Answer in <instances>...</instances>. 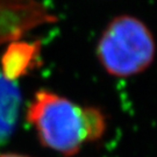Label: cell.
I'll return each instance as SVG.
<instances>
[{"instance_id": "cell-3", "label": "cell", "mask_w": 157, "mask_h": 157, "mask_svg": "<svg viewBox=\"0 0 157 157\" xmlns=\"http://www.w3.org/2000/svg\"><path fill=\"white\" fill-rule=\"evenodd\" d=\"M21 102V91L15 80L0 72V147L10 141L15 130Z\"/></svg>"}, {"instance_id": "cell-4", "label": "cell", "mask_w": 157, "mask_h": 157, "mask_svg": "<svg viewBox=\"0 0 157 157\" xmlns=\"http://www.w3.org/2000/svg\"><path fill=\"white\" fill-rule=\"evenodd\" d=\"M0 157H30L22 154H17V152H2L0 154Z\"/></svg>"}, {"instance_id": "cell-2", "label": "cell", "mask_w": 157, "mask_h": 157, "mask_svg": "<svg viewBox=\"0 0 157 157\" xmlns=\"http://www.w3.org/2000/svg\"><path fill=\"white\" fill-rule=\"evenodd\" d=\"M95 54L108 75L127 78L143 72L151 65L156 44L151 32L140 19L119 15L102 30Z\"/></svg>"}, {"instance_id": "cell-1", "label": "cell", "mask_w": 157, "mask_h": 157, "mask_svg": "<svg viewBox=\"0 0 157 157\" xmlns=\"http://www.w3.org/2000/svg\"><path fill=\"white\" fill-rule=\"evenodd\" d=\"M26 118L40 143L64 157L99 141L107 129V118L100 108L80 105L45 89L34 94Z\"/></svg>"}]
</instances>
